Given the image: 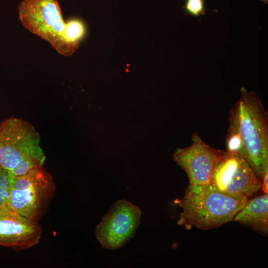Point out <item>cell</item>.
Returning a JSON list of instances; mask_svg holds the SVG:
<instances>
[{"label":"cell","mask_w":268,"mask_h":268,"mask_svg":"<svg viewBox=\"0 0 268 268\" xmlns=\"http://www.w3.org/2000/svg\"><path fill=\"white\" fill-rule=\"evenodd\" d=\"M240 92L229 113L226 150L242 156L262 182L268 171V113L254 91Z\"/></svg>","instance_id":"1"},{"label":"cell","mask_w":268,"mask_h":268,"mask_svg":"<svg viewBox=\"0 0 268 268\" xmlns=\"http://www.w3.org/2000/svg\"><path fill=\"white\" fill-rule=\"evenodd\" d=\"M248 199L222 193L210 184H190L183 198L174 201L182 209L177 224L188 230L218 227L233 221Z\"/></svg>","instance_id":"2"},{"label":"cell","mask_w":268,"mask_h":268,"mask_svg":"<svg viewBox=\"0 0 268 268\" xmlns=\"http://www.w3.org/2000/svg\"><path fill=\"white\" fill-rule=\"evenodd\" d=\"M46 155L40 137L29 122L9 118L0 123V166L15 175L43 166Z\"/></svg>","instance_id":"3"},{"label":"cell","mask_w":268,"mask_h":268,"mask_svg":"<svg viewBox=\"0 0 268 268\" xmlns=\"http://www.w3.org/2000/svg\"><path fill=\"white\" fill-rule=\"evenodd\" d=\"M8 172L7 207L38 222L54 197L56 186L52 175L43 166L20 175Z\"/></svg>","instance_id":"4"},{"label":"cell","mask_w":268,"mask_h":268,"mask_svg":"<svg viewBox=\"0 0 268 268\" xmlns=\"http://www.w3.org/2000/svg\"><path fill=\"white\" fill-rule=\"evenodd\" d=\"M18 9L23 26L48 42L59 53L69 56L76 50L65 38L66 23L57 0H24Z\"/></svg>","instance_id":"5"},{"label":"cell","mask_w":268,"mask_h":268,"mask_svg":"<svg viewBox=\"0 0 268 268\" xmlns=\"http://www.w3.org/2000/svg\"><path fill=\"white\" fill-rule=\"evenodd\" d=\"M210 184L222 193L248 198L261 188V181L248 162L227 150L216 164Z\"/></svg>","instance_id":"6"},{"label":"cell","mask_w":268,"mask_h":268,"mask_svg":"<svg viewBox=\"0 0 268 268\" xmlns=\"http://www.w3.org/2000/svg\"><path fill=\"white\" fill-rule=\"evenodd\" d=\"M141 214L139 208L127 200L115 202L96 228L102 247L111 250L123 247L134 235Z\"/></svg>","instance_id":"7"},{"label":"cell","mask_w":268,"mask_h":268,"mask_svg":"<svg viewBox=\"0 0 268 268\" xmlns=\"http://www.w3.org/2000/svg\"><path fill=\"white\" fill-rule=\"evenodd\" d=\"M191 140L190 146L175 151L173 159L186 172L190 184H210L213 169L224 151L207 144L197 132L193 133Z\"/></svg>","instance_id":"8"},{"label":"cell","mask_w":268,"mask_h":268,"mask_svg":"<svg viewBox=\"0 0 268 268\" xmlns=\"http://www.w3.org/2000/svg\"><path fill=\"white\" fill-rule=\"evenodd\" d=\"M41 234L37 222L7 207H0V246L17 250L29 249L39 243Z\"/></svg>","instance_id":"9"},{"label":"cell","mask_w":268,"mask_h":268,"mask_svg":"<svg viewBox=\"0 0 268 268\" xmlns=\"http://www.w3.org/2000/svg\"><path fill=\"white\" fill-rule=\"evenodd\" d=\"M233 221L264 234L268 232V195L247 201Z\"/></svg>","instance_id":"10"},{"label":"cell","mask_w":268,"mask_h":268,"mask_svg":"<svg viewBox=\"0 0 268 268\" xmlns=\"http://www.w3.org/2000/svg\"><path fill=\"white\" fill-rule=\"evenodd\" d=\"M85 32L83 23L78 19H72L66 23L65 38L68 44L76 49Z\"/></svg>","instance_id":"11"},{"label":"cell","mask_w":268,"mask_h":268,"mask_svg":"<svg viewBox=\"0 0 268 268\" xmlns=\"http://www.w3.org/2000/svg\"><path fill=\"white\" fill-rule=\"evenodd\" d=\"M8 199V172L0 166V207H7Z\"/></svg>","instance_id":"12"},{"label":"cell","mask_w":268,"mask_h":268,"mask_svg":"<svg viewBox=\"0 0 268 268\" xmlns=\"http://www.w3.org/2000/svg\"><path fill=\"white\" fill-rule=\"evenodd\" d=\"M184 8L188 14L199 16L204 13V0H186Z\"/></svg>","instance_id":"13"},{"label":"cell","mask_w":268,"mask_h":268,"mask_svg":"<svg viewBox=\"0 0 268 268\" xmlns=\"http://www.w3.org/2000/svg\"><path fill=\"white\" fill-rule=\"evenodd\" d=\"M268 171H267L262 180L261 188L265 194L268 193Z\"/></svg>","instance_id":"14"}]
</instances>
